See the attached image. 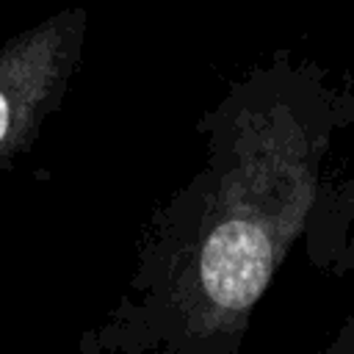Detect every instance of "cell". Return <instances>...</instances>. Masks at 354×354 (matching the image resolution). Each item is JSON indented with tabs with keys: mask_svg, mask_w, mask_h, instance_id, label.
I'll use <instances>...</instances> for the list:
<instances>
[{
	"mask_svg": "<svg viewBox=\"0 0 354 354\" xmlns=\"http://www.w3.org/2000/svg\"><path fill=\"white\" fill-rule=\"evenodd\" d=\"M321 354H354V310L348 313V318L343 321L340 332L332 337V343Z\"/></svg>",
	"mask_w": 354,
	"mask_h": 354,
	"instance_id": "obj_3",
	"label": "cell"
},
{
	"mask_svg": "<svg viewBox=\"0 0 354 354\" xmlns=\"http://www.w3.org/2000/svg\"><path fill=\"white\" fill-rule=\"evenodd\" d=\"M307 252L332 274H354V171L324 188L307 227Z\"/></svg>",
	"mask_w": 354,
	"mask_h": 354,
	"instance_id": "obj_2",
	"label": "cell"
},
{
	"mask_svg": "<svg viewBox=\"0 0 354 354\" xmlns=\"http://www.w3.org/2000/svg\"><path fill=\"white\" fill-rule=\"evenodd\" d=\"M354 91L318 64H274L241 94L232 155L205 224L149 252L80 354H238L252 313L307 232Z\"/></svg>",
	"mask_w": 354,
	"mask_h": 354,
	"instance_id": "obj_1",
	"label": "cell"
}]
</instances>
